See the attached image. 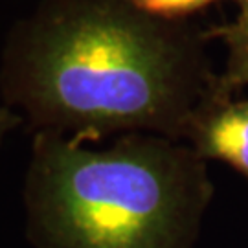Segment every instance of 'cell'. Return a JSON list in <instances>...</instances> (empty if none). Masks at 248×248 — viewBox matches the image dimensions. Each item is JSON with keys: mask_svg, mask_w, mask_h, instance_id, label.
<instances>
[{"mask_svg": "<svg viewBox=\"0 0 248 248\" xmlns=\"http://www.w3.org/2000/svg\"><path fill=\"white\" fill-rule=\"evenodd\" d=\"M208 30L153 17L131 0H43L9 39L2 92L35 133L79 143L112 133L180 142L215 94Z\"/></svg>", "mask_w": 248, "mask_h": 248, "instance_id": "cell-1", "label": "cell"}, {"mask_svg": "<svg viewBox=\"0 0 248 248\" xmlns=\"http://www.w3.org/2000/svg\"><path fill=\"white\" fill-rule=\"evenodd\" d=\"M215 187L206 160L160 134L89 149L35 133L24 184L37 248H193Z\"/></svg>", "mask_w": 248, "mask_h": 248, "instance_id": "cell-2", "label": "cell"}, {"mask_svg": "<svg viewBox=\"0 0 248 248\" xmlns=\"http://www.w3.org/2000/svg\"><path fill=\"white\" fill-rule=\"evenodd\" d=\"M184 140L202 160L224 162L248 182V98L199 107Z\"/></svg>", "mask_w": 248, "mask_h": 248, "instance_id": "cell-3", "label": "cell"}, {"mask_svg": "<svg viewBox=\"0 0 248 248\" xmlns=\"http://www.w3.org/2000/svg\"><path fill=\"white\" fill-rule=\"evenodd\" d=\"M237 6L239 13L232 22L208 30L210 41L221 39L228 50L224 70L217 76L213 101L232 99L248 85V0H237Z\"/></svg>", "mask_w": 248, "mask_h": 248, "instance_id": "cell-4", "label": "cell"}, {"mask_svg": "<svg viewBox=\"0 0 248 248\" xmlns=\"http://www.w3.org/2000/svg\"><path fill=\"white\" fill-rule=\"evenodd\" d=\"M138 9L153 17L168 20H184L221 0H131Z\"/></svg>", "mask_w": 248, "mask_h": 248, "instance_id": "cell-5", "label": "cell"}, {"mask_svg": "<svg viewBox=\"0 0 248 248\" xmlns=\"http://www.w3.org/2000/svg\"><path fill=\"white\" fill-rule=\"evenodd\" d=\"M20 124H22V118L20 116L11 112L8 107H0V142H2V138L6 136L8 131L15 129Z\"/></svg>", "mask_w": 248, "mask_h": 248, "instance_id": "cell-6", "label": "cell"}]
</instances>
